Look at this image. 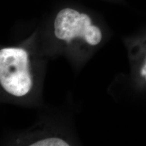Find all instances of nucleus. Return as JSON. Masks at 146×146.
I'll use <instances>...</instances> for the list:
<instances>
[{
	"instance_id": "obj_1",
	"label": "nucleus",
	"mask_w": 146,
	"mask_h": 146,
	"mask_svg": "<svg viewBox=\"0 0 146 146\" xmlns=\"http://www.w3.org/2000/svg\"><path fill=\"white\" fill-rule=\"evenodd\" d=\"M0 83L14 96L28 94L32 87L28 54L21 48H3L0 51Z\"/></svg>"
},
{
	"instance_id": "obj_4",
	"label": "nucleus",
	"mask_w": 146,
	"mask_h": 146,
	"mask_svg": "<svg viewBox=\"0 0 146 146\" xmlns=\"http://www.w3.org/2000/svg\"><path fill=\"white\" fill-rule=\"evenodd\" d=\"M141 74L143 76H145V80H146V64L143 66V67H142L141 70Z\"/></svg>"
},
{
	"instance_id": "obj_2",
	"label": "nucleus",
	"mask_w": 146,
	"mask_h": 146,
	"mask_svg": "<svg viewBox=\"0 0 146 146\" xmlns=\"http://www.w3.org/2000/svg\"><path fill=\"white\" fill-rule=\"evenodd\" d=\"M54 29L56 37L67 43L74 38L82 37L89 44L96 45L102 40L101 31L91 25L90 18L71 8L60 11L55 20Z\"/></svg>"
},
{
	"instance_id": "obj_3",
	"label": "nucleus",
	"mask_w": 146,
	"mask_h": 146,
	"mask_svg": "<svg viewBox=\"0 0 146 146\" xmlns=\"http://www.w3.org/2000/svg\"><path fill=\"white\" fill-rule=\"evenodd\" d=\"M31 146H68L69 144L60 138L52 137L35 142L31 145Z\"/></svg>"
}]
</instances>
